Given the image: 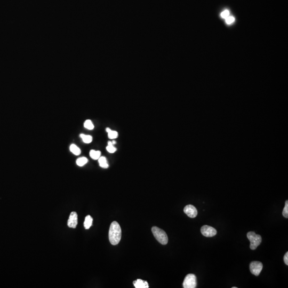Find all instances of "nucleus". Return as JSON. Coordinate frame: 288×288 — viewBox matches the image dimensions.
I'll use <instances>...</instances> for the list:
<instances>
[{
    "instance_id": "dca6fc26",
    "label": "nucleus",
    "mask_w": 288,
    "mask_h": 288,
    "mask_svg": "<svg viewBox=\"0 0 288 288\" xmlns=\"http://www.w3.org/2000/svg\"><path fill=\"white\" fill-rule=\"evenodd\" d=\"M88 162V160L87 158L85 157H82L77 159V166H84L85 164L87 163Z\"/></svg>"
},
{
    "instance_id": "0eeeda50",
    "label": "nucleus",
    "mask_w": 288,
    "mask_h": 288,
    "mask_svg": "<svg viewBox=\"0 0 288 288\" xmlns=\"http://www.w3.org/2000/svg\"><path fill=\"white\" fill-rule=\"evenodd\" d=\"M185 214H186L189 217L194 218L197 215V210L196 208L193 205H187L184 209Z\"/></svg>"
},
{
    "instance_id": "a211bd4d",
    "label": "nucleus",
    "mask_w": 288,
    "mask_h": 288,
    "mask_svg": "<svg viewBox=\"0 0 288 288\" xmlns=\"http://www.w3.org/2000/svg\"><path fill=\"white\" fill-rule=\"evenodd\" d=\"M84 126L85 128L87 129L90 130H93L94 129V125H93V123L90 120H87L85 121L84 123Z\"/></svg>"
},
{
    "instance_id": "6e6552de",
    "label": "nucleus",
    "mask_w": 288,
    "mask_h": 288,
    "mask_svg": "<svg viewBox=\"0 0 288 288\" xmlns=\"http://www.w3.org/2000/svg\"><path fill=\"white\" fill-rule=\"evenodd\" d=\"M77 225V215L76 212H71L67 222V225L70 228H75Z\"/></svg>"
},
{
    "instance_id": "b1692460",
    "label": "nucleus",
    "mask_w": 288,
    "mask_h": 288,
    "mask_svg": "<svg viewBox=\"0 0 288 288\" xmlns=\"http://www.w3.org/2000/svg\"><path fill=\"white\" fill-rule=\"evenodd\" d=\"M237 288V287H235V286H233V287H232V288Z\"/></svg>"
},
{
    "instance_id": "1a4fd4ad",
    "label": "nucleus",
    "mask_w": 288,
    "mask_h": 288,
    "mask_svg": "<svg viewBox=\"0 0 288 288\" xmlns=\"http://www.w3.org/2000/svg\"><path fill=\"white\" fill-rule=\"evenodd\" d=\"M136 288H148V283L146 281H144L141 279H138L133 282Z\"/></svg>"
},
{
    "instance_id": "aec40b11",
    "label": "nucleus",
    "mask_w": 288,
    "mask_h": 288,
    "mask_svg": "<svg viewBox=\"0 0 288 288\" xmlns=\"http://www.w3.org/2000/svg\"><path fill=\"white\" fill-rule=\"evenodd\" d=\"M234 21H235V19L233 17H228L227 18H226V22L227 24H232L234 22Z\"/></svg>"
},
{
    "instance_id": "ddd939ff",
    "label": "nucleus",
    "mask_w": 288,
    "mask_h": 288,
    "mask_svg": "<svg viewBox=\"0 0 288 288\" xmlns=\"http://www.w3.org/2000/svg\"><path fill=\"white\" fill-rule=\"evenodd\" d=\"M101 155V152L99 151L91 150L90 151V156L93 160H98Z\"/></svg>"
},
{
    "instance_id": "39448f33",
    "label": "nucleus",
    "mask_w": 288,
    "mask_h": 288,
    "mask_svg": "<svg viewBox=\"0 0 288 288\" xmlns=\"http://www.w3.org/2000/svg\"><path fill=\"white\" fill-rule=\"evenodd\" d=\"M263 267V265L261 262L255 261L251 262L250 264V270L251 273L256 276L259 275Z\"/></svg>"
},
{
    "instance_id": "423d86ee",
    "label": "nucleus",
    "mask_w": 288,
    "mask_h": 288,
    "mask_svg": "<svg viewBox=\"0 0 288 288\" xmlns=\"http://www.w3.org/2000/svg\"><path fill=\"white\" fill-rule=\"evenodd\" d=\"M201 232L203 236L208 238H211L215 236L217 234V230L211 226L204 225L201 228Z\"/></svg>"
},
{
    "instance_id": "20e7f679",
    "label": "nucleus",
    "mask_w": 288,
    "mask_h": 288,
    "mask_svg": "<svg viewBox=\"0 0 288 288\" xmlns=\"http://www.w3.org/2000/svg\"><path fill=\"white\" fill-rule=\"evenodd\" d=\"M184 288H195L197 286L196 277L193 274H189L186 276L183 282Z\"/></svg>"
},
{
    "instance_id": "4468645a",
    "label": "nucleus",
    "mask_w": 288,
    "mask_h": 288,
    "mask_svg": "<svg viewBox=\"0 0 288 288\" xmlns=\"http://www.w3.org/2000/svg\"><path fill=\"white\" fill-rule=\"evenodd\" d=\"M98 162L99 163V166L103 168H107L108 167V164L107 161V159L104 156H100L98 159Z\"/></svg>"
},
{
    "instance_id": "9d476101",
    "label": "nucleus",
    "mask_w": 288,
    "mask_h": 288,
    "mask_svg": "<svg viewBox=\"0 0 288 288\" xmlns=\"http://www.w3.org/2000/svg\"><path fill=\"white\" fill-rule=\"evenodd\" d=\"M93 219L90 215L87 216L84 222V226L86 230H88L92 225Z\"/></svg>"
},
{
    "instance_id": "f03ea898",
    "label": "nucleus",
    "mask_w": 288,
    "mask_h": 288,
    "mask_svg": "<svg viewBox=\"0 0 288 288\" xmlns=\"http://www.w3.org/2000/svg\"><path fill=\"white\" fill-rule=\"evenodd\" d=\"M151 232L156 239L160 243L163 245H166L168 243V236L163 230L156 226H154L151 228Z\"/></svg>"
},
{
    "instance_id": "2eb2a0df",
    "label": "nucleus",
    "mask_w": 288,
    "mask_h": 288,
    "mask_svg": "<svg viewBox=\"0 0 288 288\" xmlns=\"http://www.w3.org/2000/svg\"><path fill=\"white\" fill-rule=\"evenodd\" d=\"M80 137L82 139L83 142L85 144L91 143L92 141V137L90 135L81 134Z\"/></svg>"
},
{
    "instance_id": "9b49d317",
    "label": "nucleus",
    "mask_w": 288,
    "mask_h": 288,
    "mask_svg": "<svg viewBox=\"0 0 288 288\" xmlns=\"http://www.w3.org/2000/svg\"><path fill=\"white\" fill-rule=\"evenodd\" d=\"M107 133H108V138L110 139H116L118 137V133L116 132V131L112 130L110 129L109 128H106V129Z\"/></svg>"
},
{
    "instance_id": "6ab92c4d",
    "label": "nucleus",
    "mask_w": 288,
    "mask_h": 288,
    "mask_svg": "<svg viewBox=\"0 0 288 288\" xmlns=\"http://www.w3.org/2000/svg\"><path fill=\"white\" fill-rule=\"evenodd\" d=\"M282 215L284 216V217L288 218V201L286 200V204L284 208V209L282 212Z\"/></svg>"
},
{
    "instance_id": "412c9836",
    "label": "nucleus",
    "mask_w": 288,
    "mask_h": 288,
    "mask_svg": "<svg viewBox=\"0 0 288 288\" xmlns=\"http://www.w3.org/2000/svg\"><path fill=\"white\" fill-rule=\"evenodd\" d=\"M230 15V12L228 11V10H225L223 11V13H222L221 14V17L223 18H226L228 17V16Z\"/></svg>"
},
{
    "instance_id": "7ed1b4c3",
    "label": "nucleus",
    "mask_w": 288,
    "mask_h": 288,
    "mask_svg": "<svg viewBox=\"0 0 288 288\" xmlns=\"http://www.w3.org/2000/svg\"><path fill=\"white\" fill-rule=\"evenodd\" d=\"M247 238L250 241V248L251 250H255L260 245L261 237L260 235L256 234L253 232H249L247 233Z\"/></svg>"
},
{
    "instance_id": "5701e85b",
    "label": "nucleus",
    "mask_w": 288,
    "mask_h": 288,
    "mask_svg": "<svg viewBox=\"0 0 288 288\" xmlns=\"http://www.w3.org/2000/svg\"><path fill=\"white\" fill-rule=\"evenodd\" d=\"M112 143H113V145L115 144H116V141H115V140H113V141H112Z\"/></svg>"
},
{
    "instance_id": "4be33fe9",
    "label": "nucleus",
    "mask_w": 288,
    "mask_h": 288,
    "mask_svg": "<svg viewBox=\"0 0 288 288\" xmlns=\"http://www.w3.org/2000/svg\"><path fill=\"white\" fill-rule=\"evenodd\" d=\"M284 261L285 264H286V265H288V252H287L285 254L284 256Z\"/></svg>"
},
{
    "instance_id": "f8f14e48",
    "label": "nucleus",
    "mask_w": 288,
    "mask_h": 288,
    "mask_svg": "<svg viewBox=\"0 0 288 288\" xmlns=\"http://www.w3.org/2000/svg\"><path fill=\"white\" fill-rule=\"evenodd\" d=\"M69 149L73 154L75 155H79L81 153V151L79 147H77V145L75 144H72L70 146Z\"/></svg>"
},
{
    "instance_id": "f257e3e1",
    "label": "nucleus",
    "mask_w": 288,
    "mask_h": 288,
    "mask_svg": "<svg viewBox=\"0 0 288 288\" xmlns=\"http://www.w3.org/2000/svg\"><path fill=\"white\" fill-rule=\"evenodd\" d=\"M108 236L109 240L112 245H117L120 242L122 236V230L118 222L115 221L112 222L110 226Z\"/></svg>"
},
{
    "instance_id": "f3484780",
    "label": "nucleus",
    "mask_w": 288,
    "mask_h": 288,
    "mask_svg": "<svg viewBox=\"0 0 288 288\" xmlns=\"http://www.w3.org/2000/svg\"><path fill=\"white\" fill-rule=\"evenodd\" d=\"M107 151L110 153H114L116 151V148L114 147L112 141H108V146L106 147Z\"/></svg>"
}]
</instances>
